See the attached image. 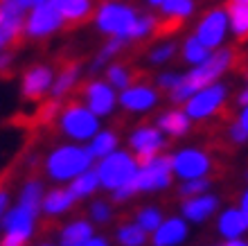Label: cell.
Returning <instances> with one entry per match:
<instances>
[{"instance_id": "6da1fadb", "label": "cell", "mask_w": 248, "mask_h": 246, "mask_svg": "<svg viewBox=\"0 0 248 246\" xmlns=\"http://www.w3.org/2000/svg\"><path fill=\"white\" fill-rule=\"evenodd\" d=\"M232 64H235V50L232 48L223 46L219 50H212L205 61H201V64H196V66H189L187 70L183 72V82L170 93V102L174 106H181L189 95H194L196 91H201L205 86L219 82L232 68Z\"/></svg>"}, {"instance_id": "7a4b0ae2", "label": "cell", "mask_w": 248, "mask_h": 246, "mask_svg": "<svg viewBox=\"0 0 248 246\" xmlns=\"http://www.w3.org/2000/svg\"><path fill=\"white\" fill-rule=\"evenodd\" d=\"M95 167V158L84 143H65L52 147L43 158V172L57 185H68L72 179Z\"/></svg>"}, {"instance_id": "3957f363", "label": "cell", "mask_w": 248, "mask_h": 246, "mask_svg": "<svg viewBox=\"0 0 248 246\" xmlns=\"http://www.w3.org/2000/svg\"><path fill=\"white\" fill-rule=\"evenodd\" d=\"M57 127L65 140L86 145L102 129V117L95 115L84 102H70L57 113Z\"/></svg>"}, {"instance_id": "277c9868", "label": "cell", "mask_w": 248, "mask_h": 246, "mask_svg": "<svg viewBox=\"0 0 248 246\" xmlns=\"http://www.w3.org/2000/svg\"><path fill=\"white\" fill-rule=\"evenodd\" d=\"M138 167H140V161L136 158V154L122 147H118L108 156L95 161L99 185H102V190H108V192H115L118 188L133 181L138 174Z\"/></svg>"}, {"instance_id": "5b68a950", "label": "cell", "mask_w": 248, "mask_h": 246, "mask_svg": "<svg viewBox=\"0 0 248 246\" xmlns=\"http://www.w3.org/2000/svg\"><path fill=\"white\" fill-rule=\"evenodd\" d=\"M138 9L124 0H102L95 12H93V23L97 32L104 36H118V39L129 41L131 25L138 18Z\"/></svg>"}, {"instance_id": "8992f818", "label": "cell", "mask_w": 248, "mask_h": 246, "mask_svg": "<svg viewBox=\"0 0 248 246\" xmlns=\"http://www.w3.org/2000/svg\"><path fill=\"white\" fill-rule=\"evenodd\" d=\"M39 214L41 210L25 206L20 201L7 208L5 217L0 221V228H2L0 246H27V242L32 240L34 230H36Z\"/></svg>"}, {"instance_id": "52a82bcc", "label": "cell", "mask_w": 248, "mask_h": 246, "mask_svg": "<svg viewBox=\"0 0 248 246\" xmlns=\"http://www.w3.org/2000/svg\"><path fill=\"white\" fill-rule=\"evenodd\" d=\"M228 98H230V86L219 79L215 84L196 91L194 95H189L181 106L185 109V113L189 115L192 122H205V120L215 117L217 113L226 106Z\"/></svg>"}, {"instance_id": "ba28073f", "label": "cell", "mask_w": 248, "mask_h": 246, "mask_svg": "<svg viewBox=\"0 0 248 246\" xmlns=\"http://www.w3.org/2000/svg\"><path fill=\"white\" fill-rule=\"evenodd\" d=\"M171 183H174V172H171V161L167 154H156L147 161H140L138 174L133 179L138 195L140 192H144V195L163 192V190L171 188Z\"/></svg>"}, {"instance_id": "9c48e42d", "label": "cell", "mask_w": 248, "mask_h": 246, "mask_svg": "<svg viewBox=\"0 0 248 246\" xmlns=\"http://www.w3.org/2000/svg\"><path fill=\"white\" fill-rule=\"evenodd\" d=\"M171 172L178 181H189V179H205L212 174L215 161L203 147H181L170 154Z\"/></svg>"}, {"instance_id": "30bf717a", "label": "cell", "mask_w": 248, "mask_h": 246, "mask_svg": "<svg viewBox=\"0 0 248 246\" xmlns=\"http://www.w3.org/2000/svg\"><path fill=\"white\" fill-rule=\"evenodd\" d=\"M194 36L208 50H219V48L226 46V41L230 36L228 7H212V9H208L196 23Z\"/></svg>"}, {"instance_id": "8fae6325", "label": "cell", "mask_w": 248, "mask_h": 246, "mask_svg": "<svg viewBox=\"0 0 248 246\" xmlns=\"http://www.w3.org/2000/svg\"><path fill=\"white\" fill-rule=\"evenodd\" d=\"M65 25V20L61 18V14L50 5V0L43 5L34 7L32 12H27L25 23H23V36L30 41H43L61 32Z\"/></svg>"}, {"instance_id": "7c38bea8", "label": "cell", "mask_w": 248, "mask_h": 246, "mask_svg": "<svg viewBox=\"0 0 248 246\" xmlns=\"http://www.w3.org/2000/svg\"><path fill=\"white\" fill-rule=\"evenodd\" d=\"M118 104L126 113L144 115V113H151L160 104V91L156 88V84L133 82L131 86H126L124 91L118 93Z\"/></svg>"}, {"instance_id": "4fadbf2b", "label": "cell", "mask_w": 248, "mask_h": 246, "mask_svg": "<svg viewBox=\"0 0 248 246\" xmlns=\"http://www.w3.org/2000/svg\"><path fill=\"white\" fill-rule=\"evenodd\" d=\"M81 102L97 117H108L118 109V91L106 79H91L81 88Z\"/></svg>"}, {"instance_id": "5bb4252c", "label": "cell", "mask_w": 248, "mask_h": 246, "mask_svg": "<svg viewBox=\"0 0 248 246\" xmlns=\"http://www.w3.org/2000/svg\"><path fill=\"white\" fill-rule=\"evenodd\" d=\"M167 147V136L156 124H140L126 138V149L136 154L138 161H147L151 156L163 154Z\"/></svg>"}, {"instance_id": "9a60e30c", "label": "cell", "mask_w": 248, "mask_h": 246, "mask_svg": "<svg viewBox=\"0 0 248 246\" xmlns=\"http://www.w3.org/2000/svg\"><path fill=\"white\" fill-rule=\"evenodd\" d=\"M221 206V199L212 192H203L196 197H187L181 201V217L187 224H205L208 219L217 217Z\"/></svg>"}, {"instance_id": "2e32d148", "label": "cell", "mask_w": 248, "mask_h": 246, "mask_svg": "<svg viewBox=\"0 0 248 246\" xmlns=\"http://www.w3.org/2000/svg\"><path fill=\"white\" fill-rule=\"evenodd\" d=\"M54 75L52 66L46 64H36L32 68H27L23 72V79H20V93L25 99H41L50 95V88H52Z\"/></svg>"}, {"instance_id": "e0dca14e", "label": "cell", "mask_w": 248, "mask_h": 246, "mask_svg": "<svg viewBox=\"0 0 248 246\" xmlns=\"http://www.w3.org/2000/svg\"><path fill=\"white\" fill-rule=\"evenodd\" d=\"M189 237V224L181 217H165L163 224L149 235L151 246H181Z\"/></svg>"}, {"instance_id": "ac0fdd59", "label": "cell", "mask_w": 248, "mask_h": 246, "mask_svg": "<svg viewBox=\"0 0 248 246\" xmlns=\"http://www.w3.org/2000/svg\"><path fill=\"white\" fill-rule=\"evenodd\" d=\"M217 233L223 240H237L248 235V214L239 206H228L217 213Z\"/></svg>"}, {"instance_id": "d6986e66", "label": "cell", "mask_w": 248, "mask_h": 246, "mask_svg": "<svg viewBox=\"0 0 248 246\" xmlns=\"http://www.w3.org/2000/svg\"><path fill=\"white\" fill-rule=\"evenodd\" d=\"M75 203H77V197L72 195V190L68 185H54V188L46 190L43 201H41V213L50 219H57V217H63L70 213Z\"/></svg>"}, {"instance_id": "ffe728a7", "label": "cell", "mask_w": 248, "mask_h": 246, "mask_svg": "<svg viewBox=\"0 0 248 246\" xmlns=\"http://www.w3.org/2000/svg\"><path fill=\"white\" fill-rule=\"evenodd\" d=\"M156 127L167 138H185L192 131V120L183 106H174L156 115Z\"/></svg>"}, {"instance_id": "44dd1931", "label": "cell", "mask_w": 248, "mask_h": 246, "mask_svg": "<svg viewBox=\"0 0 248 246\" xmlns=\"http://www.w3.org/2000/svg\"><path fill=\"white\" fill-rule=\"evenodd\" d=\"M81 75H84V68L79 64H68L63 70H59L54 75V82H52V88H50V98L61 102L63 98H68L75 88L79 86L81 82Z\"/></svg>"}, {"instance_id": "7402d4cb", "label": "cell", "mask_w": 248, "mask_h": 246, "mask_svg": "<svg viewBox=\"0 0 248 246\" xmlns=\"http://www.w3.org/2000/svg\"><path fill=\"white\" fill-rule=\"evenodd\" d=\"M50 5L61 14V18L68 23H84L93 18L95 2L93 0H50Z\"/></svg>"}, {"instance_id": "603a6c76", "label": "cell", "mask_w": 248, "mask_h": 246, "mask_svg": "<svg viewBox=\"0 0 248 246\" xmlns=\"http://www.w3.org/2000/svg\"><path fill=\"white\" fill-rule=\"evenodd\" d=\"M91 219H72L59 230V246H84L95 235Z\"/></svg>"}, {"instance_id": "cb8c5ba5", "label": "cell", "mask_w": 248, "mask_h": 246, "mask_svg": "<svg viewBox=\"0 0 248 246\" xmlns=\"http://www.w3.org/2000/svg\"><path fill=\"white\" fill-rule=\"evenodd\" d=\"M129 46V41L118 39V36H106V41L102 43V48L97 50V54L93 57V61L88 64V72L91 75H97V72H104V68L111 64L113 59L118 57L124 48Z\"/></svg>"}, {"instance_id": "d4e9b609", "label": "cell", "mask_w": 248, "mask_h": 246, "mask_svg": "<svg viewBox=\"0 0 248 246\" xmlns=\"http://www.w3.org/2000/svg\"><path fill=\"white\" fill-rule=\"evenodd\" d=\"M23 23L25 16H18L0 7V50H7L12 43H16V39L23 34Z\"/></svg>"}, {"instance_id": "484cf974", "label": "cell", "mask_w": 248, "mask_h": 246, "mask_svg": "<svg viewBox=\"0 0 248 246\" xmlns=\"http://www.w3.org/2000/svg\"><path fill=\"white\" fill-rule=\"evenodd\" d=\"M86 147H88V151L93 154V158L99 161V158H104V156H108L111 151H115V149L120 147V136L113 129H99L97 133L86 143Z\"/></svg>"}, {"instance_id": "4316f807", "label": "cell", "mask_w": 248, "mask_h": 246, "mask_svg": "<svg viewBox=\"0 0 248 246\" xmlns=\"http://www.w3.org/2000/svg\"><path fill=\"white\" fill-rule=\"evenodd\" d=\"M68 188L72 190V195L77 197V201H84V199H93L97 195V190H102V185H99V176L95 172V167H91L86 169L84 174H79L77 179H72L68 183Z\"/></svg>"}, {"instance_id": "83f0119b", "label": "cell", "mask_w": 248, "mask_h": 246, "mask_svg": "<svg viewBox=\"0 0 248 246\" xmlns=\"http://www.w3.org/2000/svg\"><path fill=\"white\" fill-rule=\"evenodd\" d=\"M178 54V43L174 39H160L147 50V64L154 68H163Z\"/></svg>"}, {"instance_id": "f1b7e54d", "label": "cell", "mask_w": 248, "mask_h": 246, "mask_svg": "<svg viewBox=\"0 0 248 246\" xmlns=\"http://www.w3.org/2000/svg\"><path fill=\"white\" fill-rule=\"evenodd\" d=\"M158 9H160V16H163V18L181 23V20H187L194 16L196 0H165Z\"/></svg>"}, {"instance_id": "f546056e", "label": "cell", "mask_w": 248, "mask_h": 246, "mask_svg": "<svg viewBox=\"0 0 248 246\" xmlns=\"http://www.w3.org/2000/svg\"><path fill=\"white\" fill-rule=\"evenodd\" d=\"M115 242L120 246H147L149 233L142 226H138L136 221H126V224H120L115 230Z\"/></svg>"}, {"instance_id": "4dcf8cb0", "label": "cell", "mask_w": 248, "mask_h": 246, "mask_svg": "<svg viewBox=\"0 0 248 246\" xmlns=\"http://www.w3.org/2000/svg\"><path fill=\"white\" fill-rule=\"evenodd\" d=\"M178 52H181V59H183L187 66H196V64H201V61H205L212 50H208V48L192 34V36H185L183 39V43L178 46Z\"/></svg>"}, {"instance_id": "1f68e13d", "label": "cell", "mask_w": 248, "mask_h": 246, "mask_svg": "<svg viewBox=\"0 0 248 246\" xmlns=\"http://www.w3.org/2000/svg\"><path fill=\"white\" fill-rule=\"evenodd\" d=\"M104 79L115 88V91H124L126 86L133 84V70H131L126 64H120V61H111V64L104 68Z\"/></svg>"}, {"instance_id": "d6a6232c", "label": "cell", "mask_w": 248, "mask_h": 246, "mask_svg": "<svg viewBox=\"0 0 248 246\" xmlns=\"http://www.w3.org/2000/svg\"><path fill=\"white\" fill-rule=\"evenodd\" d=\"M228 20H230V34L235 39H248V5L230 2Z\"/></svg>"}, {"instance_id": "836d02e7", "label": "cell", "mask_w": 248, "mask_h": 246, "mask_svg": "<svg viewBox=\"0 0 248 246\" xmlns=\"http://www.w3.org/2000/svg\"><path fill=\"white\" fill-rule=\"evenodd\" d=\"M43 195H46V185H43L39 179H30V181L23 183V188H20V192H18V201L25 203V206H30V208L41 210Z\"/></svg>"}, {"instance_id": "e575fe53", "label": "cell", "mask_w": 248, "mask_h": 246, "mask_svg": "<svg viewBox=\"0 0 248 246\" xmlns=\"http://www.w3.org/2000/svg\"><path fill=\"white\" fill-rule=\"evenodd\" d=\"M158 30V18L154 14H138L136 23L131 25V32H129V43L131 41H144L149 39L151 34Z\"/></svg>"}, {"instance_id": "d590c367", "label": "cell", "mask_w": 248, "mask_h": 246, "mask_svg": "<svg viewBox=\"0 0 248 246\" xmlns=\"http://www.w3.org/2000/svg\"><path fill=\"white\" fill-rule=\"evenodd\" d=\"M163 219H165V214H163V210L158 206H142V208H138V213H136V224L138 226H142L147 233H154L160 224H163Z\"/></svg>"}, {"instance_id": "8d00e7d4", "label": "cell", "mask_w": 248, "mask_h": 246, "mask_svg": "<svg viewBox=\"0 0 248 246\" xmlns=\"http://www.w3.org/2000/svg\"><path fill=\"white\" fill-rule=\"evenodd\" d=\"M88 219L93 224H108L113 219V203L106 199H95L88 206Z\"/></svg>"}, {"instance_id": "74e56055", "label": "cell", "mask_w": 248, "mask_h": 246, "mask_svg": "<svg viewBox=\"0 0 248 246\" xmlns=\"http://www.w3.org/2000/svg\"><path fill=\"white\" fill-rule=\"evenodd\" d=\"M183 82V72L181 70H174V68H165V70L156 72V77H154V84H156L158 91H167L170 95L178 84Z\"/></svg>"}, {"instance_id": "f35d334b", "label": "cell", "mask_w": 248, "mask_h": 246, "mask_svg": "<svg viewBox=\"0 0 248 246\" xmlns=\"http://www.w3.org/2000/svg\"><path fill=\"white\" fill-rule=\"evenodd\" d=\"M212 190V181L210 176L205 179H189V181H181L178 185V195L187 199V197H196V195H203V192H210Z\"/></svg>"}, {"instance_id": "ab89813d", "label": "cell", "mask_w": 248, "mask_h": 246, "mask_svg": "<svg viewBox=\"0 0 248 246\" xmlns=\"http://www.w3.org/2000/svg\"><path fill=\"white\" fill-rule=\"evenodd\" d=\"M43 2H47V0H0V7H5L18 16H27V12H32L34 7L43 5Z\"/></svg>"}, {"instance_id": "60d3db41", "label": "cell", "mask_w": 248, "mask_h": 246, "mask_svg": "<svg viewBox=\"0 0 248 246\" xmlns=\"http://www.w3.org/2000/svg\"><path fill=\"white\" fill-rule=\"evenodd\" d=\"M226 136H228V140H230L232 145H246V143H248V131L244 129L242 124L237 122V120L228 127V131H226Z\"/></svg>"}, {"instance_id": "b9f144b4", "label": "cell", "mask_w": 248, "mask_h": 246, "mask_svg": "<svg viewBox=\"0 0 248 246\" xmlns=\"http://www.w3.org/2000/svg\"><path fill=\"white\" fill-rule=\"evenodd\" d=\"M12 61H14L12 52H9V50H0V72L9 70V68H12Z\"/></svg>"}, {"instance_id": "7bdbcfd3", "label": "cell", "mask_w": 248, "mask_h": 246, "mask_svg": "<svg viewBox=\"0 0 248 246\" xmlns=\"http://www.w3.org/2000/svg\"><path fill=\"white\" fill-rule=\"evenodd\" d=\"M9 206H12V203H9V192L0 188V221H2V217H5V213H7V208Z\"/></svg>"}, {"instance_id": "ee69618b", "label": "cell", "mask_w": 248, "mask_h": 246, "mask_svg": "<svg viewBox=\"0 0 248 246\" xmlns=\"http://www.w3.org/2000/svg\"><path fill=\"white\" fill-rule=\"evenodd\" d=\"M237 122L242 124L244 129L248 131V102L246 104H239V113H237Z\"/></svg>"}, {"instance_id": "f6af8a7d", "label": "cell", "mask_w": 248, "mask_h": 246, "mask_svg": "<svg viewBox=\"0 0 248 246\" xmlns=\"http://www.w3.org/2000/svg\"><path fill=\"white\" fill-rule=\"evenodd\" d=\"M84 246H111V242L106 240V237H102V235H93Z\"/></svg>"}, {"instance_id": "bcb514c9", "label": "cell", "mask_w": 248, "mask_h": 246, "mask_svg": "<svg viewBox=\"0 0 248 246\" xmlns=\"http://www.w3.org/2000/svg\"><path fill=\"white\" fill-rule=\"evenodd\" d=\"M237 206H239L244 213L248 214V185L242 190V195H239V203H237Z\"/></svg>"}, {"instance_id": "7dc6e473", "label": "cell", "mask_w": 248, "mask_h": 246, "mask_svg": "<svg viewBox=\"0 0 248 246\" xmlns=\"http://www.w3.org/2000/svg\"><path fill=\"white\" fill-rule=\"evenodd\" d=\"M219 246H248V240H244V237H237V240H223V244Z\"/></svg>"}, {"instance_id": "c3c4849f", "label": "cell", "mask_w": 248, "mask_h": 246, "mask_svg": "<svg viewBox=\"0 0 248 246\" xmlns=\"http://www.w3.org/2000/svg\"><path fill=\"white\" fill-rule=\"evenodd\" d=\"M248 102V84L244 86V91L239 93V98H237V104H246Z\"/></svg>"}, {"instance_id": "681fc988", "label": "cell", "mask_w": 248, "mask_h": 246, "mask_svg": "<svg viewBox=\"0 0 248 246\" xmlns=\"http://www.w3.org/2000/svg\"><path fill=\"white\" fill-rule=\"evenodd\" d=\"M144 2H147V7H151V9H158V7L163 5L165 0H144Z\"/></svg>"}, {"instance_id": "f907efd6", "label": "cell", "mask_w": 248, "mask_h": 246, "mask_svg": "<svg viewBox=\"0 0 248 246\" xmlns=\"http://www.w3.org/2000/svg\"><path fill=\"white\" fill-rule=\"evenodd\" d=\"M36 246H59V244H52V242H41V244H36Z\"/></svg>"}, {"instance_id": "816d5d0a", "label": "cell", "mask_w": 248, "mask_h": 246, "mask_svg": "<svg viewBox=\"0 0 248 246\" xmlns=\"http://www.w3.org/2000/svg\"><path fill=\"white\" fill-rule=\"evenodd\" d=\"M230 2H242V5H248V0H230Z\"/></svg>"}, {"instance_id": "f5cc1de1", "label": "cell", "mask_w": 248, "mask_h": 246, "mask_svg": "<svg viewBox=\"0 0 248 246\" xmlns=\"http://www.w3.org/2000/svg\"><path fill=\"white\" fill-rule=\"evenodd\" d=\"M244 179H246V183H248V169H246V172H244Z\"/></svg>"}]
</instances>
